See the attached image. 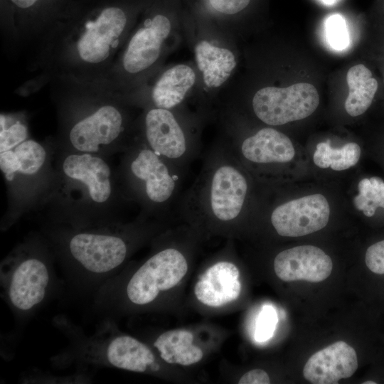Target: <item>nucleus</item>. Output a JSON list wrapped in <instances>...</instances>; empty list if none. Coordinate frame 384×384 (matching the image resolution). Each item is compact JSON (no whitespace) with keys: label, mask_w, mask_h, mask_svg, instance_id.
<instances>
[{"label":"nucleus","mask_w":384,"mask_h":384,"mask_svg":"<svg viewBox=\"0 0 384 384\" xmlns=\"http://www.w3.org/2000/svg\"><path fill=\"white\" fill-rule=\"evenodd\" d=\"M53 321L68 340V346L51 359L58 367H106L137 373H156L161 369L150 347L119 333L112 319H102L91 334L65 316H58Z\"/></svg>","instance_id":"1"},{"label":"nucleus","mask_w":384,"mask_h":384,"mask_svg":"<svg viewBox=\"0 0 384 384\" xmlns=\"http://www.w3.org/2000/svg\"><path fill=\"white\" fill-rule=\"evenodd\" d=\"M56 252L68 282L92 296L124 262L128 245L112 227L73 228L58 236Z\"/></svg>","instance_id":"2"},{"label":"nucleus","mask_w":384,"mask_h":384,"mask_svg":"<svg viewBox=\"0 0 384 384\" xmlns=\"http://www.w3.org/2000/svg\"><path fill=\"white\" fill-rule=\"evenodd\" d=\"M55 284L50 255L39 243L20 245L1 262L3 297L19 319L31 316L51 296Z\"/></svg>","instance_id":"3"},{"label":"nucleus","mask_w":384,"mask_h":384,"mask_svg":"<svg viewBox=\"0 0 384 384\" xmlns=\"http://www.w3.org/2000/svg\"><path fill=\"white\" fill-rule=\"evenodd\" d=\"M319 103L316 87L307 82H298L287 87H263L252 99L256 116L273 126L303 119L316 110Z\"/></svg>","instance_id":"4"},{"label":"nucleus","mask_w":384,"mask_h":384,"mask_svg":"<svg viewBox=\"0 0 384 384\" xmlns=\"http://www.w3.org/2000/svg\"><path fill=\"white\" fill-rule=\"evenodd\" d=\"M329 216L327 199L316 193L279 205L272 211L271 222L279 235L301 237L324 228Z\"/></svg>","instance_id":"5"},{"label":"nucleus","mask_w":384,"mask_h":384,"mask_svg":"<svg viewBox=\"0 0 384 384\" xmlns=\"http://www.w3.org/2000/svg\"><path fill=\"white\" fill-rule=\"evenodd\" d=\"M122 124L119 111L104 105L76 122L70 131L69 140L77 152L97 154L117 140Z\"/></svg>","instance_id":"6"},{"label":"nucleus","mask_w":384,"mask_h":384,"mask_svg":"<svg viewBox=\"0 0 384 384\" xmlns=\"http://www.w3.org/2000/svg\"><path fill=\"white\" fill-rule=\"evenodd\" d=\"M65 177L82 186L91 203H106L112 196V172L97 154L77 152L67 156L62 164Z\"/></svg>","instance_id":"7"},{"label":"nucleus","mask_w":384,"mask_h":384,"mask_svg":"<svg viewBox=\"0 0 384 384\" xmlns=\"http://www.w3.org/2000/svg\"><path fill=\"white\" fill-rule=\"evenodd\" d=\"M332 269L331 257L313 245H300L283 250L274 260L275 274L284 282H320L329 277Z\"/></svg>","instance_id":"8"},{"label":"nucleus","mask_w":384,"mask_h":384,"mask_svg":"<svg viewBox=\"0 0 384 384\" xmlns=\"http://www.w3.org/2000/svg\"><path fill=\"white\" fill-rule=\"evenodd\" d=\"M127 23L124 11L109 7L102 11L94 22L90 23L78 42V50L82 60L89 63L105 60L115 46Z\"/></svg>","instance_id":"9"},{"label":"nucleus","mask_w":384,"mask_h":384,"mask_svg":"<svg viewBox=\"0 0 384 384\" xmlns=\"http://www.w3.org/2000/svg\"><path fill=\"white\" fill-rule=\"evenodd\" d=\"M357 368L356 351L339 341L313 354L303 368V375L313 384H336L352 376Z\"/></svg>","instance_id":"10"},{"label":"nucleus","mask_w":384,"mask_h":384,"mask_svg":"<svg viewBox=\"0 0 384 384\" xmlns=\"http://www.w3.org/2000/svg\"><path fill=\"white\" fill-rule=\"evenodd\" d=\"M247 191L244 176L230 165L220 166L213 174L210 188V207L216 218L230 221L242 210Z\"/></svg>","instance_id":"11"},{"label":"nucleus","mask_w":384,"mask_h":384,"mask_svg":"<svg viewBox=\"0 0 384 384\" xmlns=\"http://www.w3.org/2000/svg\"><path fill=\"white\" fill-rule=\"evenodd\" d=\"M171 31V23L159 14L137 31L130 40L123 58L126 71L137 73L150 67L158 59L161 46Z\"/></svg>","instance_id":"12"},{"label":"nucleus","mask_w":384,"mask_h":384,"mask_svg":"<svg viewBox=\"0 0 384 384\" xmlns=\"http://www.w3.org/2000/svg\"><path fill=\"white\" fill-rule=\"evenodd\" d=\"M240 272L230 262H218L206 270L194 287V294L202 304L223 306L236 300L241 292Z\"/></svg>","instance_id":"13"},{"label":"nucleus","mask_w":384,"mask_h":384,"mask_svg":"<svg viewBox=\"0 0 384 384\" xmlns=\"http://www.w3.org/2000/svg\"><path fill=\"white\" fill-rule=\"evenodd\" d=\"M146 136L151 150L170 159L186 150L184 134L173 114L166 109L151 110L145 118Z\"/></svg>","instance_id":"14"},{"label":"nucleus","mask_w":384,"mask_h":384,"mask_svg":"<svg viewBox=\"0 0 384 384\" xmlns=\"http://www.w3.org/2000/svg\"><path fill=\"white\" fill-rule=\"evenodd\" d=\"M130 170L144 183L145 193L151 201L164 203L172 195L175 181L167 166L153 150L139 151L131 163Z\"/></svg>","instance_id":"15"},{"label":"nucleus","mask_w":384,"mask_h":384,"mask_svg":"<svg viewBox=\"0 0 384 384\" xmlns=\"http://www.w3.org/2000/svg\"><path fill=\"white\" fill-rule=\"evenodd\" d=\"M241 150L245 158L259 164L289 162L295 154L290 139L272 128H263L245 139Z\"/></svg>","instance_id":"16"},{"label":"nucleus","mask_w":384,"mask_h":384,"mask_svg":"<svg viewBox=\"0 0 384 384\" xmlns=\"http://www.w3.org/2000/svg\"><path fill=\"white\" fill-rule=\"evenodd\" d=\"M47 153L38 142L25 140L15 148L0 153V169L8 181L16 175H36L43 168Z\"/></svg>","instance_id":"17"},{"label":"nucleus","mask_w":384,"mask_h":384,"mask_svg":"<svg viewBox=\"0 0 384 384\" xmlns=\"http://www.w3.org/2000/svg\"><path fill=\"white\" fill-rule=\"evenodd\" d=\"M195 55L203 80L209 87L223 84L236 65L235 56L230 50L213 46L206 41L196 46Z\"/></svg>","instance_id":"18"},{"label":"nucleus","mask_w":384,"mask_h":384,"mask_svg":"<svg viewBox=\"0 0 384 384\" xmlns=\"http://www.w3.org/2000/svg\"><path fill=\"white\" fill-rule=\"evenodd\" d=\"M193 334L184 329L167 331L160 334L153 343L161 358L169 364L191 366L199 362L203 351L193 344Z\"/></svg>","instance_id":"19"},{"label":"nucleus","mask_w":384,"mask_h":384,"mask_svg":"<svg viewBox=\"0 0 384 384\" xmlns=\"http://www.w3.org/2000/svg\"><path fill=\"white\" fill-rule=\"evenodd\" d=\"M196 80L188 65H177L167 70L156 83L152 98L158 108L169 110L178 105Z\"/></svg>","instance_id":"20"},{"label":"nucleus","mask_w":384,"mask_h":384,"mask_svg":"<svg viewBox=\"0 0 384 384\" xmlns=\"http://www.w3.org/2000/svg\"><path fill=\"white\" fill-rule=\"evenodd\" d=\"M349 89L345 110L351 117H358L370 107L379 90V82L371 70L363 64L352 66L346 74Z\"/></svg>","instance_id":"21"},{"label":"nucleus","mask_w":384,"mask_h":384,"mask_svg":"<svg viewBox=\"0 0 384 384\" xmlns=\"http://www.w3.org/2000/svg\"><path fill=\"white\" fill-rule=\"evenodd\" d=\"M360 156L361 148L355 142L347 143L341 149H334L327 141L317 144L313 161L319 168L331 167L334 171H343L355 166Z\"/></svg>","instance_id":"22"},{"label":"nucleus","mask_w":384,"mask_h":384,"mask_svg":"<svg viewBox=\"0 0 384 384\" xmlns=\"http://www.w3.org/2000/svg\"><path fill=\"white\" fill-rule=\"evenodd\" d=\"M359 193L353 198L356 208L367 217H372L378 208H384V181L377 176L361 180Z\"/></svg>","instance_id":"23"},{"label":"nucleus","mask_w":384,"mask_h":384,"mask_svg":"<svg viewBox=\"0 0 384 384\" xmlns=\"http://www.w3.org/2000/svg\"><path fill=\"white\" fill-rule=\"evenodd\" d=\"M26 137L27 129L24 124L18 122L6 127L5 117L1 115L0 153L15 148L24 142Z\"/></svg>","instance_id":"24"},{"label":"nucleus","mask_w":384,"mask_h":384,"mask_svg":"<svg viewBox=\"0 0 384 384\" xmlns=\"http://www.w3.org/2000/svg\"><path fill=\"white\" fill-rule=\"evenodd\" d=\"M326 30L330 45L337 50L348 44V35L344 18L339 14L330 16L326 21Z\"/></svg>","instance_id":"25"},{"label":"nucleus","mask_w":384,"mask_h":384,"mask_svg":"<svg viewBox=\"0 0 384 384\" xmlns=\"http://www.w3.org/2000/svg\"><path fill=\"white\" fill-rule=\"evenodd\" d=\"M277 322V314L271 306H264L260 311L255 326V339L264 342L270 339L275 330Z\"/></svg>","instance_id":"26"},{"label":"nucleus","mask_w":384,"mask_h":384,"mask_svg":"<svg viewBox=\"0 0 384 384\" xmlns=\"http://www.w3.org/2000/svg\"><path fill=\"white\" fill-rule=\"evenodd\" d=\"M365 261L371 272L384 274V240L370 245L367 249Z\"/></svg>","instance_id":"27"},{"label":"nucleus","mask_w":384,"mask_h":384,"mask_svg":"<svg viewBox=\"0 0 384 384\" xmlns=\"http://www.w3.org/2000/svg\"><path fill=\"white\" fill-rule=\"evenodd\" d=\"M250 0H209L211 6L217 11L234 14L244 9Z\"/></svg>","instance_id":"28"},{"label":"nucleus","mask_w":384,"mask_h":384,"mask_svg":"<svg viewBox=\"0 0 384 384\" xmlns=\"http://www.w3.org/2000/svg\"><path fill=\"white\" fill-rule=\"evenodd\" d=\"M239 384H269L270 379L268 374L262 369H253L242 375Z\"/></svg>","instance_id":"29"},{"label":"nucleus","mask_w":384,"mask_h":384,"mask_svg":"<svg viewBox=\"0 0 384 384\" xmlns=\"http://www.w3.org/2000/svg\"><path fill=\"white\" fill-rule=\"evenodd\" d=\"M38 0H11L17 6L26 9L33 5Z\"/></svg>","instance_id":"30"},{"label":"nucleus","mask_w":384,"mask_h":384,"mask_svg":"<svg viewBox=\"0 0 384 384\" xmlns=\"http://www.w3.org/2000/svg\"><path fill=\"white\" fill-rule=\"evenodd\" d=\"M324 3L326 4H332L336 0H321Z\"/></svg>","instance_id":"31"},{"label":"nucleus","mask_w":384,"mask_h":384,"mask_svg":"<svg viewBox=\"0 0 384 384\" xmlns=\"http://www.w3.org/2000/svg\"><path fill=\"white\" fill-rule=\"evenodd\" d=\"M363 384H376L375 382L371 381V380L366 381V382H363Z\"/></svg>","instance_id":"32"},{"label":"nucleus","mask_w":384,"mask_h":384,"mask_svg":"<svg viewBox=\"0 0 384 384\" xmlns=\"http://www.w3.org/2000/svg\"><path fill=\"white\" fill-rule=\"evenodd\" d=\"M383 82H384V71H383Z\"/></svg>","instance_id":"33"}]
</instances>
